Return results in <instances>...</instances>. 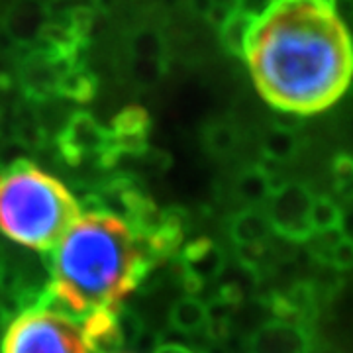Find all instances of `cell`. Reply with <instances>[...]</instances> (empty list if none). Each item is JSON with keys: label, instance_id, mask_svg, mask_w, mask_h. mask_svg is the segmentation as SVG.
<instances>
[{"label": "cell", "instance_id": "9a60e30c", "mask_svg": "<svg viewBox=\"0 0 353 353\" xmlns=\"http://www.w3.org/2000/svg\"><path fill=\"white\" fill-rule=\"evenodd\" d=\"M155 353H196L189 350V347H185V345H179V343H163V345H159Z\"/></svg>", "mask_w": 353, "mask_h": 353}, {"label": "cell", "instance_id": "30bf717a", "mask_svg": "<svg viewBox=\"0 0 353 353\" xmlns=\"http://www.w3.org/2000/svg\"><path fill=\"white\" fill-rule=\"evenodd\" d=\"M273 190H275L273 183L261 171L243 173L238 181V185H236V194L240 196V201L248 204V208L263 206V202H267Z\"/></svg>", "mask_w": 353, "mask_h": 353}, {"label": "cell", "instance_id": "ba28073f", "mask_svg": "<svg viewBox=\"0 0 353 353\" xmlns=\"http://www.w3.org/2000/svg\"><path fill=\"white\" fill-rule=\"evenodd\" d=\"M228 234L236 248H253V245H267L271 236V226L265 218L263 210L257 208H243L230 218Z\"/></svg>", "mask_w": 353, "mask_h": 353}, {"label": "cell", "instance_id": "8992f818", "mask_svg": "<svg viewBox=\"0 0 353 353\" xmlns=\"http://www.w3.org/2000/svg\"><path fill=\"white\" fill-rule=\"evenodd\" d=\"M179 267L189 290H196L224 273L226 257L216 243L201 240L190 243L189 248H185V252H181Z\"/></svg>", "mask_w": 353, "mask_h": 353}, {"label": "cell", "instance_id": "6da1fadb", "mask_svg": "<svg viewBox=\"0 0 353 353\" xmlns=\"http://www.w3.org/2000/svg\"><path fill=\"white\" fill-rule=\"evenodd\" d=\"M240 50L257 92L281 112H324L352 81V38L336 0H267L241 28Z\"/></svg>", "mask_w": 353, "mask_h": 353}, {"label": "cell", "instance_id": "3957f363", "mask_svg": "<svg viewBox=\"0 0 353 353\" xmlns=\"http://www.w3.org/2000/svg\"><path fill=\"white\" fill-rule=\"evenodd\" d=\"M81 214L73 192L38 165L16 161L0 173V232L14 243L50 252Z\"/></svg>", "mask_w": 353, "mask_h": 353}, {"label": "cell", "instance_id": "5bb4252c", "mask_svg": "<svg viewBox=\"0 0 353 353\" xmlns=\"http://www.w3.org/2000/svg\"><path fill=\"white\" fill-rule=\"evenodd\" d=\"M143 128H145V116L139 110H130L116 120V136H120V139L132 141L141 136Z\"/></svg>", "mask_w": 353, "mask_h": 353}, {"label": "cell", "instance_id": "8fae6325", "mask_svg": "<svg viewBox=\"0 0 353 353\" xmlns=\"http://www.w3.org/2000/svg\"><path fill=\"white\" fill-rule=\"evenodd\" d=\"M341 228V210L340 206L326 196L312 201L310 206V230L312 236H324V234H334L340 232Z\"/></svg>", "mask_w": 353, "mask_h": 353}, {"label": "cell", "instance_id": "52a82bcc", "mask_svg": "<svg viewBox=\"0 0 353 353\" xmlns=\"http://www.w3.org/2000/svg\"><path fill=\"white\" fill-rule=\"evenodd\" d=\"M310 336L304 326L273 320L253 332L250 338V353H308Z\"/></svg>", "mask_w": 353, "mask_h": 353}, {"label": "cell", "instance_id": "277c9868", "mask_svg": "<svg viewBox=\"0 0 353 353\" xmlns=\"http://www.w3.org/2000/svg\"><path fill=\"white\" fill-rule=\"evenodd\" d=\"M0 353H92L81 320L51 306L50 294L30 304L4 332Z\"/></svg>", "mask_w": 353, "mask_h": 353}, {"label": "cell", "instance_id": "7c38bea8", "mask_svg": "<svg viewBox=\"0 0 353 353\" xmlns=\"http://www.w3.org/2000/svg\"><path fill=\"white\" fill-rule=\"evenodd\" d=\"M102 141H104V138L99 134L94 124L85 120V122L71 128V136L65 141V153L69 157H81V155L92 152V150H99Z\"/></svg>", "mask_w": 353, "mask_h": 353}, {"label": "cell", "instance_id": "9c48e42d", "mask_svg": "<svg viewBox=\"0 0 353 353\" xmlns=\"http://www.w3.org/2000/svg\"><path fill=\"white\" fill-rule=\"evenodd\" d=\"M169 324L183 334H196L208 326V304L196 296L179 299L169 312Z\"/></svg>", "mask_w": 353, "mask_h": 353}, {"label": "cell", "instance_id": "7a4b0ae2", "mask_svg": "<svg viewBox=\"0 0 353 353\" xmlns=\"http://www.w3.org/2000/svg\"><path fill=\"white\" fill-rule=\"evenodd\" d=\"M50 252L48 294L75 318L120 306L153 263L134 230L99 208L79 216Z\"/></svg>", "mask_w": 353, "mask_h": 353}, {"label": "cell", "instance_id": "4fadbf2b", "mask_svg": "<svg viewBox=\"0 0 353 353\" xmlns=\"http://www.w3.org/2000/svg\"><path fill=\"white\" fill-rule=\"evenodd\" d=\"M322 259L326 263L334 265L336 269H347L353 261V248L352 241L347 240V236H341L330 243L328 248L324 250Z\"/></svg>", "mask_w": 353, "mask_h": 353}, {"label": "cell", "instance_id": "5b68a950", "mask_svg": "<svg viewBox=\"0 0 353 353\" xmlns=\"http://www.w3.org/2000/svg\"><path fill=\"white\" fill-rule=\"evenodd\" d=\"M312 192L303 185H285L271 192L263 206L265 218L271 232L290 241H306L312 238L310 230V206Z\"/></svg>", "mask_w": 353, "mask_h": 353}]
</instances>
